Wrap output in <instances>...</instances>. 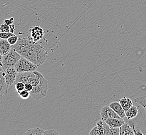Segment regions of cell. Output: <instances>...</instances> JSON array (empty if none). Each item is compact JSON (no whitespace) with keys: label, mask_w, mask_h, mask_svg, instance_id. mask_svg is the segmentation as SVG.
I'll return each instance as SVG.
<instances>
[{"label":"cell","mask_w":146,"mask_h":135,"mask_svg":"<svg viewBox=\"0 0 146 135\" xmlns=\"http://www.w3.org/2000/svg\"><path fill=\"white\" fill-rule=\"evenodd\" d=\"M12 46L21 56L38 67L43 65L48 58V53L45 48L38 42H33L29 38H19L17 43Z\"/></svg>","instance_id":"6da1fadb"},{"label":"cell","mask_w":146,"mask_h":135,"mask_svg":"<svg viewBox=\"0 0 146 135\" xmlns=\"http://www.w3.org/2000/svg\"><path fill=\"white\" fill-rule=\"evenodd\" d=\"M48 89V81L43 76L38 85L33 87L32 91L30 92V96L35 100H40L46 96Z\"/></svg>","instance_id":"7a4b0ae2"},{"label":"cell","mask_w":146,"mask_h":135,"mask_svg":"<svg viewBox=\"0 0 146 135\" xmlns=\"http://www.w3.org/2000/svg\"><path fill=\"white\" fill-rule=\"evenodd\" d=\"M21 57L22 56L12 47L8 54L3 56L2 67L3 71L6 70L9 68L15 67L16 64Z\"/></svg>","instance_id":"3957f363"},{"label":"cell","mask_w":146,"mask_h":135,"mask_svg":"<svg viewBox=\"0 0 146 135\" xmlns=\"http://www.w3.org/2000/svg\"><path fill=\"white\" fill-rule=\"evenodd\" d=\"M38 67V66L23 57L18 61L15 66V69L17 72H33L36 70Z\"/></svg>","instance_id":"277c9868"},{"label":"cell","mask_w":146,"mask_h":135,"mask_svg":"<svg viewBox=\"0 0 146 135\" xmlns=\"http://www.w3.org/2000/svg\"><path fill=\"white\" fill-rule=\"evenodd\" d=\"M17 73V71L15 69V67L9 68L6 70L3 71L5 79L6 84L9 86V89L12 87L13 85L15 84Z\"/></svg>","instance_id":"5b68a950"},{"label":"cell","mask_w":146,"mask_h":135,"mask_svg":"<svg viewBox=\"0 0 146 135\" xmlns=\"http://www.w3.org/2000/svg\"><path fill=\"white\" fill-rule=\"evenodd\" d=\"M29 38L34 43H36L42 39H44V31L43 29L39 26L32 27L30 29Z\"/></svg>","instance_id":"8992f818"},{"label":"cell","mask_w":146,"mask_h":135,"mask_svg":"<svg viewBox=\"0 0 146 135\" xmlns=\"http://www.w3.org/2000/svg\"><path fill=\"white\" fill-rule=\"evenodd\" d=\"M100 116L101 120L104 122L109 118H121L109 106H104L102 108L100 112Z\"/></svg>","instance_id":"52a82bcc"},{"label":"cell","mask_w":146,"mask_h":135,"mask_svg":"<svg viewBox=\"0 0 146 135\" xmlns=\"http://www.w3.org/2000/svg\"><path fill=\"white\" fill-rule=\"evenodd\" d=\"M9 90V86L6 84L3 71H0V100L8 93Z\"/></svg>","instance_id":"ba28073f"},{"label":"cell","mask_w":146,"mask_h":135,"mask_svg":"<svg viewBox=\"0 0 146 135\" xmlns=\"http://www.w3.org/2000/svg\"><path fill=\"white\" fill-rule=\"evenodd\" d=\"M109 107L111 108V109H113V111L122 119L124 120V118H125V112L123 110L122 107L120 105L119 102H117V101L112 102L110 104Z\"/></svg>","instance_id":"9c48e42d"},{"label":"cell","mask_w":146,"mask_h":135,"mask_svg":"<svg viewBox=\"0 0 146 135\" xmlns=\"http://www.w3.org/2000/svg\"><path fill=\"white\" fill-rule=\"evenodd\" d=\"M12 48V45L9 43L7 40H0V53L2 55V56L8 54L11 50Z\"/></svg>","instance_id":"30bf717a"},{"label":"cell","mask_w":146,"mask_h":135,"mask_svg":"<svg viewBox=\"0 0 146 135\" xmlns=\"http://www.w3.org/2000/svg\"><path fill=\"white\" fill-rule=\"evenodd\" d=\"M111 128H120L124 122V120L122 118H109L105 121Z\"/></svg>","instance_id":"8fae6325"},{"label":"cell","mask_w":146,"mask_h":135,"mask_svg":"<svg viewBox=\"0 0 146 135\" xmlns=\"http://www.w3.org/2000/svg\"><path fill=\"white\" fill-rule=\"evenodd\" d=\"M103 120H98L96 123V126L94 127L89 133V135H104Z\"/></svg>","instance_id":"7c38bea8"},{"label":"cell","mask_w":146,"mask_h":135,"mask_svg":"<svg viewBox=\"0 0 146 135\" xmlns=\"http://www.w3.org/2000/svg\"><path fill=\"white\" fill-rule=\"evenodd\" d=\"M31 74H32V72H18L15 84L16 83L19 82L23 83L24 84L28 82V80L30 77L31 76Z\"/></svg>","instance_id":"4fadbf2b"},{"label":"cell","mask_w":146,"mask_h":135,"mask_svg":"<svg viewBox=\"0 0 146 135\" xmlns=\"http://www.w3.org/2000/svg\"><path fill=\"white\" fill-rule=\"evenodd\" d=\"M120 135H135L133 129L124 122L120 127Z\"/></svg>","instance_id":"5bb4252c"},{"label":"cell","mask_w":146,"mask_h":135,"mask_svg":"<svg viewBox=\"0 0 146 135\" xmlns=\"http://www.w3.org/2000/svg\"><path fill=\"white\" fill-rule=\"evenodd\" d=\"M104 135H120V128H111L105 122H104Z\"/></svg>","instance_id":"9a60e30c"},{"label":"cell","mask_w":146,"mask_h":135,"mask_svg":"<svg viewBox=\"0 0 146 135\" xmlns=\"http://www.w3.org/2000/svg\"><path fill=\"white\" fill-rule=\"evenodd\" d=\"M124 120V122H125L126 123L128 124L132 128V129H133L135 135H143V133L141 132L140 130V127L135 121L131 120V119L128 120L127 118L126 120Z\"/></svg>","instance_id":"2e32d148"},{"label":"cell","mask_w":146,"mask_h":135,"mask_svg":"<svg viewBox=\"0 0 146 135\" xmlns=\"http://www.w3.org/2000/svg\"><path fill=\"white\" fill-rule=\"evenodd\" d=\"M120 105L122 107L125 112L127 111L133 105L132 100L129 98L123 97L119 100Z\"/></svg>","instance_id":"e0dca14e"},{"label":"cell","mask_w":146,"mask_h":135,"mask_svg":"<svg viewBox=\"0 0 146 135\" xmlns=\"http://www.w3.org/2000/svg\"><path fill=\"white\" fill-rule=\"evenodd\" d=\"M138 113L137 108L135 106H132L129 109L125 112V116L128 120L132 119L135 118Z\"/></svg>","instance_id":"ac0fdd59"},{"label":"cell","mask_w":146,"mask_h":135,"mask_svg":"<svg viewBox=\"0 0 146 135\" xmlns=\"http://www.w3.org/2000/svg\"><path fill=\"white\" fill-rule=\"evenodd\" d=\"M44 132L45 130L41 129L40 127H35L27 130L24 134L26 135H44Z\"/></svg>","instance_id":"d6986e66"},{"label":"cell","mask_w":146,"mask_h":135,"mask_svg":"<svg viewBox=\"0 0 146 135\" xmlns=\"http://www.w3.org/2000/svg\"><path fill=\"white\" fill-rule=\"evenodd\" d=\"M15 30V26L14 24L9 26L4 23L0 25V31L2 32H12L14 33Z\"/></svg>","instance_id":"ffe728a7"},{"label":"cell","mask_w":146,"mask_h":135,"mask_svg":"<svg viewBox=\"0 0 146 135\" xmlns=\"http://www.w3.org/2000/svg\"><path fill=\"white\" fill-rule=\"evenodd\" d=\"M135 101L143 108L146 111V96L137 98L135 99Z\"/></svg>","instance_id":"44dd1931"},{"label":"cell","mask_w":146,"mask_h":135,"mask_svg":"<svg viewBox=\"0 0 146 135\" xmlns=\"http://www.w3.org/2000/svg\"><path fill=\"white\" fill-rule=\"evenodd\" d=\"M19 96L23 99H27L30 96L29 91H27L25 89L17 93Z\"/></svg>","instance_id":"7402d4cb"},{"label":"cell","mask_w":146,"mask_h":135,"mask_svg":"<svg viewBox=\"0 0 146 135\" xmlns=\"http://www.w3.org/2000/svg\"><path fill=\"white\" fill-rule=\"evenodd\" d=\"M14 85H15V89L17 93L25 89V84L21 82L16 83Z\"/></svg>","instance_id":"603a6c76"},{"label":"cell","mask_w":146,"mask_h":135,"mask_svg":"<svg viewBox=\"0 0 146 135\" xmlns=\"http://www.w3.org/2000/svg\"><path fill=\"white\" fill-rule=\"evenodd\" d=\"M18 36L17 35H14L12 36L11 37H10V38H9L8 39H7V41L9 42V43L11 44V45H15L16 43H17V42L18 41Z\"/></svg>","instance_id":"cb8c5ba5"},{"label":"cell","mask_w":146,"mask_h":135,"mask_svg":"<svg viewBox=\"0 0 146 135\" xmlns=\"http://www.w3.org/2000/svg\"><path fill=\"white\" fill-rule=\"evenodd\" d=\"M15 35L14 33L12 32H0V38L7 40L9 38L11 37L13 35Z\"/></svg>","instance_id":"d4e9b609"},{"label":"cell","mask_w":146,"mask_h":135,"mask_svg":"<svg viewBox=\"0 0 146 135\" xmlns=\"http://www.w3.org/2000/svg\"><path fill=\"white\" fill-rule=\"evenodd\" d=\"M60 135V134L57 131H56V130H54V129H49V130H45L44 135Z\"/></svg>","instance_id":"484cf974"},{"label":"cell","mask_w":146,"mask_h":135,"mask_svg":"<svg viewBox=\"0 0 146 135\" xmlns=\"http://www.w3.org/2000/svg\"><path fill=\"white\" fill-rule=\"evenodd\" d=\"M14 21V18H6V19H5L4 21V23L9 25V26H11L13 24Z\"/></svg>","instance_id":"4316f807"},{"label":"cell","mask_w":146,"mask_h":135,"mask_svg":"<svg viewBox=\"0 0 146 135\" xmlns=\"http://www.w3.org/2000/svg\"><path fill=\"white\" fill-rule=\"evenodd\" d=\"M33 87V86L30 83H26L25 84V89L27 91L30 92L32 91Z\"/></svg>","instance_id":"83f0119b"},{"label":"cell","mask_w":146,"mask_h":135,"mask_svg":"<svg viewBox=\"0 0 146 135\" xmlns=\"http://www.w3.org/2000/svg\"><path fill=\"white\" fill-rule=\"evenodd\" d=\"M2 58H3V56L0 53V66H1L2 67Z\"/></svg>","instance_id":"f1b7e54d"},{"label":"cell","mask_w":146,"mask_h":135,"mask_svg":"<svg viewBox=\"0 0 146 135\" xmlns=\"http://www.w3.org/2000/svg\"><path fill=\"white\" fill-rule=\"evenodd\" d=\"M3 71V68L1 67V66H0V71Z\"/></svg>","instance_id":"f546056e"}]
</instances>
